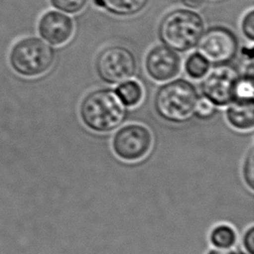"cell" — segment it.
<instances>
[{
	"label": "cell",
	"instance_id": "6da1fadb",
	"mask_svg": "<svg viewBox=\"0 0 254 254\" xmlns=\"http://www.w3.org/2000/svg\"><path fill=\"white\" fill-rule=\"evenodd\" d=\"M78 112L84 126L96 133L116 130L127 116L126 106L115 90L110 88H98L88 92L82 98Z\"/></svg>",
	"mask_w": 254,
	"mask_h": 254
},
{
	"label": "cell",
	"instance_id": "7a4b0ae2",
	"mask_svg": "<svg viewBox=\"0 0 254 254\" xmlns=\"http://www.w3.org/2000/svg\"><path fill=\"white\" fill-rule=\"evenodd\" d=\"M205 31L202 16L189 8L174 9L161 19L158 38L161 43L179 53L195 48Z\"/></svg>",
	"mask_w": 254,
	"mask_h": 254
},
{
	"label": "cell",
	"instance_id": "3957f363",
	"mask_svg": "<svg viewBox=\"0 0 254 254\" xmlns=\"http://www.w3.org/2000/svg\"><path fill=\"white\" fill-rule=\"evenodd\" d=\"M198 98L193 83L185 78L171 79L157 89L154 108L161 119L169 123L182 124L194 116Z\"/></svg>",
	"mask_w": 254,
	"mask_h": 254
},
{
	"label": "cell",
	"instance_id": "277c9868",
	"mask_svg": "<svg viewBox=\"0 0 254 254\" xmlns=\"http://www.w3.org/2000/svg\"><path fill=\"white\" fill-rule=\"evenodd\" d=\"M55 61V51L47 42L37 37H27L17 42L11 50L10 63L24 76L34 77L46 73Z\"/></svg>",
	"mask_w": 254,
	"mask_h": 254
},
{
	"label": "cell",
	"instance_id": "5b68a950",
	"mask_svg": "<svg viewBox=\"0 0 254 254\" xmlns=\"http://www.w3.org/2000/svg\"><path fill=\"white\" fill-rule=\"evenodd\" d=\"M98 77L107 84H120L131 79L137 70L135 55L126 47L111 45L97 55L94 63Z\"/></svg>",
	"mask_w": 254,
	"mask_h": 254
},
{
	"label": "cell",
	"instance_id": "8992f818",
	"mask_svg": "<svg viewBox=\"0 0 254 254\" xmlns=\"http://www.w3.org/2000/svg\"><path fill=\"white\" fill-rule=\"evenodd\" d=\"M153 144V134L147 126L130 123L117 128L111 139V150L124 162H137L150 153Z\"/></svg>",
	"mask_w": 254,
	"mask_h": 254
},
{
	"label": "cell",
	"instance_id": "52a82bcc",
	"mask_svg": "<svg viewBox=\"0 0 254 254\" xmlns=\"http://www.w3.org/2000/svg\"><path fill=\"white\" fill-rule=\"evenodd\" d=\"M197 52L213 65L229 64L238 54L239 40L236 34L225 26H213L202 34Z\"/></svg>",
	"mask_w": 254,
	"mask_h": 254
},
{
	"label": "cell",
	"instance_id": "ba28073f",
	"mask_svg": "<svg viewBox=\"0 0 254 254\" xmlns=\"http://www.w3.org/2000/svg\"><path fill=\"white\" fill-rule=\"evenodd\" d=\"M240 76L238 70L229 64L214 65V68L202 77L200 92L214 106H226L236 99Z\"/></svg>",
	"mask_w": 254,
	"mask_h": 254
},
{
	"label": "cell",
	"instance_id": "9c48e42d",
	"mask_svg": "<svg viewBox=\"0 0 254 254\" xmlns=\"http://www.w3.org/2000/svg\"><path fill=\"white\" fill-rule=\"evenodd\" d=\"M181 67L182 60L178 52L164 45L151 48L145 58L147 74L158 82H166L175 78L180 73Z\"/></svg>",
	"mask_w": 254,
	"mask_h": 254
},
{
	"label": "cell",
	"instance_id": "30bf717a",
	"mask_svg": "<svg viewBox=\"0 0 254 254\" xmlns=\"http://www.w3.org/2000/svg\"><path fill=\"white\" fill-rule=\"evenodd\" d=\"M38 30L40 36L50 45L63 46L72 37L74 22L67 14L50 10L42 15L39 20Z\"/></svg>",
	"mask_w": 254,
	"mask_h": 254
},
{
	"label": "cell",
	"instance_id": "8fae6325",
	"mask_svg": "<svg viewBox=\"0 0 254 254\" xmlns=\"http://www.w3.org/2000/svg\"><path fill=\"white\" fill-rule=\"evenodd\" d=\"M225 116L228 124L239 131H249L254 126L253 99H235L227 105Z\"/></svg>",
	"mask_w": 254,
	"mask_h": 254
},
{
	"label": "cell",
	"instance_id": "7c38bea8",
	"mask_svg": "<svg viewBox=\"0 0 254 254\" xmlns=\"http://www.w3.org/2000/svg\"><path fill=\"white\" fill-rule=\"evenodd\" d=\"M149 2L150 0H93L98 8L119 17L134 16L143 11Z\"/></svg>",
	"mask_w": 254,
	"mask_h": 254
},
{
	"label": "cell",
	"instance_id": "4fadbf2b",
	"mask_svg": "<svg viewBox=\"0 0 254 254\" xmlns=\"http://www.w3.org/2000/svg\"><path fill=\"white\" fill-rule=\"evenodd\" d=\"M239 234L229 223L221 222L213 225L208 233V242L211 247L229 249L237 246Z\"/></svg>",
	"mask_w": 254,
	"mask_h": 254
},
{
	"label": "cell",
	"instance_id": "5bb4252c",
	"mask_svg": "<svg viewBox=\"0 0 254 254\" xmlns=\"http://www.w3.org/2000/svg\"><path fill=\"white\" fill-rule=\"evenodd\" d=\"M115 92L121 102L127 107L137 106L143 98V87L139 81L135 79H128L120 83Z\"/></svg>",
	"mask_w": 254,
	"mask_h": 254
},
{
	"label": "cell",
	"instance_id": "9a60e30c",
	"mask_svg": "<svg viewBox=\"0 0 254 254\" xmlns=\"http://www.w3.org/2000/svg\"><path fill=\"white\" fill-rule=\"evenodd\" d=\"M184 67L186 73L190 78L199 79L202 78L209 71L210 64L201 54L196 51L187 58Z\"/></svg>",
	"mask_w": 254,
	"mask_h": 254
},
{
	"label": "cell",
	"instance_id": "2e32d148",
	"mask_svg": "<svg viewBox=\"0 0 254 254\" xmlns=\"http://www.w3.org/2000/svg\"><path fill=\"white\" fill-rule=\"evenodd\" d=\"M241 178L244 185L254 190V147L250 145L246 150L241 162Z\"/></svg>",
	"mask_w": 254,
	"mask_h": 254
},
{
	"label": "cell",
	"instance_id": "e0dca14e",
	"mask_svg": "<svg viewBox=\"0 0 254 254\" xmlns=\"http://www.w3.org/2000/svg\"><path fill=\"white\" fill-rule=\"evenodd\" d=\"M88 0H50L52 6L65 14H76L84 9Z\"/></svg>",
	"mask_w": 254,
	"mask_h": 254
},
{
	"label": "cell",
	"instance_id": "ac0fdd59",
	"mask_svg": "<svg viewBox=\"0 0 254 254\" xmlns=\"http://www.w3.org/2000/svg\"><path fill=\"white\" fill-rule=\"evenodd\" d=\"M241 32L250 42L254 41V10L250 9L241 19Z\"/></svg>",
	"mask_w": 254,
	"mask_h": 254
},
{
	"label": "cell",
	"instance_id": "d6986e66",
	"mask_svg": "<svg viewBox=\"0 0 254 254\" xmlns=\"http://www.w3.org/2000/svg\"><path fill=\"white\" fill-rule=\"evenodd\" d=\"M214 112H215V106L210 101H208L204 97L198 98V101L194 109V115L197 118H200V119L211 118Z\"/></svg>",
	"mask_w": 254,
	"mask_h": 254
},
{
	"label": "cell",
	"instance_id": "ffe728a7",
	"mask_svg": "<svg viewBox=\"0 0 254 254\" xmlns=\"http://www.w3.org/2000/svg\"><path fill=\"white\" fill-rule=\"evenodd\" d=\"M240 237L242 250L247 254H254V224L248 226Z\"/></svg>",
	"mask_w": 254,
	"mask_h": 254
},
{
	"label": "cell",
	"instance_id": "44dd1931",
	"mask_svg": "<svg viewBox=\"0 0 254 254\" xmlns=\"http://www.w3.org/2000/svg\"><path fill=\"white\" fill-rule=\"evenodd\" d=\"M205 254H237V250H234L232 248L229 249H221V248H214L210 247Z\"/></svg>",
	"mask_w": 254,
	"mask_h": 254
},
{
	"label": "cell",
	"instance_id": "7402d4cb",
	"mask_svg": "<svg viewBox=\"0 0 254 254\" xmlns=\"http://www.w3.org/2000/svg\"><path fill=\"white\" fill-rule=\"evenodd\" d=\"M182 2L189 9H197L202 5L203 0H182Z\"/></svg>",
	"mask_w": 254,
	"mask_h": 254
},
{
	"label": "cell",
	"instance_id": "603a6c76",
	"mask_svg": "<svg viewBox=\"0 0 254 254\" xmlns=\"http://www.w3.org/2000/svg\"><path fill=\"white\" fill-rule=\"evenodd\" d=\"M237 254H247V253H245L242 249H240V248H238V250H237Z\"/></svg>",
	"mask_w": 254,
	"mask_h": 254
}]
</instances>
